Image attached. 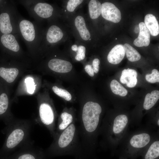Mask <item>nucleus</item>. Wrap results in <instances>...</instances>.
I'll return each instance as SVG.
<instances>
[{
  "label": "nucleus",
  "mask_w": 159,
  "mask_h": 159,
  "mask_svg": "<svg viewBox=\"0 0 159 159\" xmlns=\"http://www.w3.org/2000/svg\"><path fill=\"white\" fill-rule=\"evenodd\" d=\"M130 118L119 113L108 115L102 120L99 131V145L102 149L109 150L114 155L118 147L128 131Z\"/></svg>",
  "instance_id": "1"
},
{
  "label": "nucleus",
  "mask_w": 159,
  "mask_h": 159,
  "mask_svg": "<svg viewBox=\"0 0 159 159\" xmlns=\"http://www.w3.org/2000/svg\"><path fill=\"white\" fill-rule=\"evenodd\" d=\"M140 127L134 131L129 130L123 138L115 153L119 159H137L141 156L159 132L145 125Z\"/></svg>",
  "instance_id": "2"
},
{
  "label": "nucleus",
  "mask_w": 159,
  "mask_h": 159,
  "mask_svg": "<svg viewBox=\"0 0 159 159\" xmlns=\"http://www.w3.org/2000/svg\"><path fill=\"white\" fill-rule=\"evenodd\" d=\"M76 122L54 138L49 149L55 155H72L76 159H83V152Z\"/></svg>",
  "instance_id": "3"
},
{
  "label": "nucleus",
  "mask_w": 159,
  "mask_h": 159,
  "mask_svg": "<svg viewBox=\"0 0 159 159\" xmlns=\"http://www.w3.org/2000/svg\"><path fill=\"white\" fill-rule=\"evenodd\" d=\"M17 27L19 36L25 43L29 56L32 61L37 63L43 32L40 23L35 20L31 21L26 19L19 15Z\"/></svg>",
  "instance_id": "4"
},
{
  "label": "nucleus",
  "mask_w": 159,
  "mask_h": 159,
  "mask_svg": "<svg viewBox=\"0 0 159 159\" xmlns=\"http://www.w3.org/2000/svg\"><path fill=\"white\" fill-rule=\"evenodd\" d=\"M30 64L10 58L9 61L0 64V81L10 89L22 72Z\"/></svg>",
  "instance_id": "5"
},
{
  "label": "nucleus",
  "mask_w": 159,
  "mask_h": 159,
  "mask_svg": "<svg viewBox=\"0 0 159 159\" xmlns=\"http://www.w3.org/2000/svg\"><path fill=\"white\" fill-rule=\"evenodd\" d=\"M30 16L39 23L42 19L52 18L54 14V8L51 4L39 0H19Z\"/></svg>",
  "instance_id": "6"
},
{
  "label": "nucleus",
  "mask_w": 159,
  "mask_h": 159,
  "mask_svg": "<svg viewBox=\"0 0 159 159\" xmlns=\"http://www.w3.org/2000/svg\"><path fill=\"white\" fill-rule=\"evenodd\" d=\"M18 37L14 34H2L0 38L1 44L8 54L9 57L30 64L32 60L22 49L18 40Z\"/></svg>",
  "instance_id": "7"
},
{
  "label": "nucleus",
  "mask_w": 159,
  "mask_h": 159,
  "mask_svg": "<svg viewBox=\"0 0 159 159\" xmlns=\"http://www.w3.org/2000/svg\"><path fill=\"white\" fill-rule=\"evenodd\" d=\"M6 11L0 14V32L3 34H12L19 37L17 24L20 14L14 1Z\"/></svg>",
  "instance_id": "8"
},
{
  "label": "nucleus",
  "mask_w": 159,
  "mask_h": 159,
  "mask_svg": "<svg viewBox=\"0 0 159 159\" xmlns=\"http://www.w3.org/2000/svg\"><path fill=\"white\" fill-rule=\"evenodd\" d=\"M63 33L60 27L55 24H51L43 31L39 51V60L43 53L49 47L58 43L62 38Z\"/></svg>",
  "instance_id": "9"
},
{
  "label": "nucleus",
  "mask_w": 159,
  "mask_h": 159,
  "mask_svg": "<svg viewBox=\"0 0 159 159\" xmlns=\"http://www.w3.org/2000/svg\"><path fill=\"white\" fill-rule=\"evenodd\" d=\"M39 114L42 122L54 136L55 115L51 105L46 102L41 103L39 106Z\"/></svg>",
  "instance_id": "10"
},
{
  "label": "nucleus",
  "mask_w": 159,
  "mask_h": 159,
  "mask_svg": "<svg viewBox=\"0 0 159 159\" xmlns=\"http://www.w3.org/2000/svg\"><path fill=\"white\" fill-rule=\"evenodd\" d=\"M101 14L104 18L115 23L119 22L121 18L120 10L113 4L109 2L101 5Z\"/></svg>",
  "instance_id": "11"
},
{
  "label": "nucleus",
  "mask_w": 159,
  "mask_h": 159,
  "mask_svg": "<svg viewBox=\"0 0 159 159\" xmlns=\"http://www.w3.org/2000/svg\"><path fill=\"white\" fill-rule=\"evenodd\" d=\"M10 89L0 81V118H5L8 114Z\"/></svg>",
  "instance_id": "12"
},
{
  "label": "nucleus",
  "mask_w": 159,
  "mask_h": 159,
  "mask_svg": "<svg viewBox=\"0 0 159 159\" xmlns=\"http://www.w3.org/2000/svg\"><path fill=\"white\" fill-rule=\"evenodd\" d=\"M47 66L52 71L60 73L69 72L72 68L70 62L57 58H53L49 60Z\"/></svg>",
  "instance_id": "13"
},
{
  "label": "nucleus",
  "mask_w": 159,
  "mask_h": 159,
  "mask_svg": "<svg viewBox=\"0 0 159 159\" xmlns=\"http://www.w3.org/2000/svg\"><path fill=\"white\" fill-rule=\"evenodd\" d=\"M142 159H159V132L141 155Z\"/></svg>",
  "instance_id": "14"
},
{
  "label": "nucleus",
  "mask_w": 159,
  "mask_h": 159,
  "mask_svg": "<svg viewBox=\"0 0 159 159\" xmlns=\"http://www.w3.org/2000/svg\"><path fill=\"white\" fill-rule=\"evenodd\" d=\"M75 122V117L71 112L65 111L62 112L58 119L54 138Z\"/></svg>",
  "instance_id": "15"
},
{
  "label": "nucleus",
  "mask_w": 159,
  "mask_h": 159,
  "mask_svg": "<svg viewBox=\"0 0 159 159\" xmlns=\"http://www.w3.org/2000/svg\"><path fill=\"white\" fill-rule=\"evenodd\" d=\"M24 132L21 129H14L7 136L4 145L5 149H10L16 146L23 139Z\"/></svg>",
  "instance_id": "16"
},
{
  "label": "nucleus",
  "mask_w": 159,
  "mask_h": 159,
  "mask_svg": "<svg viewBox=\"0 0 159 159\" xmlns=\"http://www.w3.org/2000/svg\"><path fill=\"white\" fill-rule=\"evenodd\" d=\"M139 28L138 37L134 41L133 44L138 47L148 46L150 41V34L145 23L140 22L138 25Z\"/></svg>",
  "instance_id": "17"
},
{
  "label": "nucleus",
  "mask_w": 159,
  "mask_h": 159,
  "mask_svg": "<svg viewBox=\"0 0 159 159\" xmlns=\"http://www.w3.org/2000/svg\"><path fill=\"white\" fill-rule=\"evenodd\" d=\"M125 54L123 45L119 44L115 46L109 52L107 57L108 61L114 64L119 63L123 59Z\"/></svg>",
  "instance_id": "18"
},
{
  "label": "nucleus",
  "mask_w": 159,
  "mask_h": 159,
  "mask_svg": "<svg viewBox=\"0 0 159 159\" xmlns=\"http://www.w3.org/2000/svg\"><path fill=\"white\" fill-rule=\"evenodd\" d=\"M120 78L121 82L126 84L127 87H134L137 82V73L136 70L128 68L123 70Z\"/></svg>",
  "instance_id": "19"
},
{
  "label": "nucleus",
  "mask_w": 159,
  "mask_h": 159,
  "mask_svg": "<svg viewBox=\"0 0 159 159\" xmlns=\"http://www.w3.org/2000/svg\"><path fill=\"white\" fill-rule=\"evenodd\" d=\"M74 24L81 38L87 41L90 37L91 35L87 29L84 18L82 16H77L74 20Z\"/></svg>",
  "instance_id": "20"
},
{
  "label": "nucleus",
  "mask_w": 159,
  "mask_h": 159,
  "mask_svg": "<svg viewBox=\"0 0 159 159\" xmlns=\"http://www.w3.org/2000/svg\"><path fill=\"white\" fill-rule=\"evenodd\" d=\"M145 24L152 36H156L159 33V25L155 17L151 14H147L145 17Z\"/></svg>",
  "instance_id": "21"
},
{
  "label": "nucleus",
  "mask_w": 159,
  "mask_h": 159,
  "mask_svg": "<svg viewBox=\"0 0 159 159\" xmlns=\"http://www.w3.org/2000/svg\"><path fill=\"white\" fill-rule=\"evenodd\" d=\"M159 99V91H153L151 93H148L145 96L143 105V110H148L152 108Z\"/></svg>",
  "instance_id": "22"
},
{
  "label": "nucleus",
  "mask_w": 159,
  "mask_h": 159,
  "mask_svg": "<svg viewBox=\"0 0 159 159\" xmlns=\"http://www.w3.org/2000/svg\"><path fill=\"white\" fill-rule=\"evenodd\" d=\"M89 14L92 19L97 18L101 14V4L96 0H90L88 4Z\"/></svg>",
  "instance_id": "23"
},
{
  "label": "nucleus",
  "mask_w": 159,
  "mask_h": 159,
  "mask_svg": "<svg viewBox=\"0 0 159 159\" xmlns=\"http://www.w3.org/2000/svg\"><path fill=\"white\" fill-rule=\"evenodd\" d=\"M123 47L126 56L129 61L133 62L140 59L141 56L140 53L129 44L125 43Z\"/></svg>",
  "instance_id": "24"
},
{
  "label": "nucleus",
  "mask_w": 159,
  "mask_h": 159,
  "mask_svg": "<svg viewBox=\"0 0 159 159\" xmlns=\"http://www.w3.org/2000/svg\"><path fill=\"white\" fill-rule=\"evenodd\" d=\"M110 87L112 91L115 94L122 97L125 96L127 94V90L115 80H113L111 81Z\"/></svg>",
  "instance_id": "25"
},
{
  "label": "nucleus",
  "mask_w": 159,
  "mask_h": 159,
  "mask_svg": "<svg viewBox=\"0 0 159 159\" xmlns=\"http://www.w3.org/2000/svg\"><path fill=\"white\" fill-rule=\"evenodd\" d=\"M54 92L58 96L63 98L67 101H70L72 99L71 94L65 90L62 89L54 86L52 87Z\"/></svg>",
  "instance_id": "26"
},
{
  "label": "nucleus",
  "mask_w": 159,
  "mask_h": 159,
  "mask_svg": "<svg viewBox=\"0 0 159 159\" xmlns=\"http://www.w3.org/2000/svg\"><path fill=\"white\" fill-rule=\"evenodd\" d=\"M27 92L31 94H33L36 89V85L34 79L32 77H27L24 80Z\"/></svg>",
  "instance_id": "27"
},
{
  "label": "nucleus",
  "mask_w": 159,
  "mask_h": 159,
  "mask_svg": "<svg viewBox=\"0 0 159 159\" xmlns=\"http://www.w3.org/2000/svg\"><path fill=\"white\" fill-rule=\"evenodd\" d=\"M145 79L148 82L152 83L159 82V71L155 69H153L151 74H148L146 75Z\"/></svg>",
  "instance_id": "28"
},
{
  "label": "nucleus",
  "mask_w": 159,
  "mask_h": 159,
  "mask_svg": "<svg viewBox=\"0 0 159 159\" xmlns=\"http://www.w3.org/2000/svg\"><path fill=\"white\" fill-rule=\"evenodd\" d=\"M82 0H69L67 2V9L70 12L74 11L76 7L83 1Z\"/></svg>",
  "instance_id": "29"
},
{
  "label": "nucleus",
  "mask_w": 159,
  "mask_h": 159,
  "mask_svg": "<svg viewBox=\"0 0 159 159\" xmlns=\"http://www.w3.org/2000/svg\"><path fill=\"white\" fill-rule=\"evenodd\" d=\"M85 52L86 48L84 46L80 45L78 47L76 52L77 54L75 57V59L78 61L84 59L85 57Z\"/></svg>",
  "instance_id": "30"
},
{
  "label": "nucleus",
  "mask_w": 159,
  "mask_h": 159,
  "mask_svg": "<svg viewBox=\"0 0 159 159\" xmlns=\"http://www.w3.org/2000/svg\"><path fill=\"white\" fill-rule=\"evenodd\" d=\"M100 64V61L99 59L97 58L94 59L92 62V65L93 66V69L94 72L97 73L99 69V65Z\"/></svg>",
  "instance_id": "31"
},
{
  "label": "nucleus",
  "mask_w": 159,
  "mask_h": 159,
  "mask_svg": "<svg viewBox=\"0 0 159 159\" xmlns=\"http://www.w3.org/2000/svg\"><path fill=\"white\" fill-rule=\"evenodd\" d=\"M85 69L86 72L91 77L94 76V72L91 65L87 64L85 66Z\"/></svg>",
  "instance_id": "32"
},
{
  "label": "nucleus",
  "mask_w": 159,
  "mask_h": 159,
  "mask_svg": "<svg viewBox=\"0 0 159 159\" xmlns=\"http://www.w3.org/2000/svg\"><path fill=\"white\" fill-rule=\"evenodd\" d=\"M18 159H35V158L31 154H25L20 156Z\"/></svg>",
  "instance_id": "33"
},
{
  "label": "nucleus",
  "mask_w": 159,
  "mask_h": 159,
  "mask_svg": "<svg viewBox=\"0 0 159 159\" xmlns=\"http://www.w3.org/2000/svg\"><path fill=\"white\" fill-rule=\"evenodd\" d=\"M78 49V46L76 44L72 45L71 47L72 49L75 52H76Z\"/></svg>",
  "instance_id": "34"
},
{
  "label": "nucleus",
  "mask_w": 159,
  "mask_h": 159,
  "mask_svg": "<svg viewBox=\"0 0 159 159\" xmlns=\"http://www.w3.org/2000/svg\"><path fill=\"white\" fill-rule=\"evenodd\" d=\"M135 32L136 33H138L139 32V26H136L135 28Z\"/></svg>",
  "instance_id": "35"
},
{
  "label": "nucleus",
  "mask_w": 159,
  "mask_h": 159,
  "mask_svg": "<svg viewBox=\"0 0 159 159\" xmlns=\"http://www.w3.org/2000/svg\"><path fill=\"white\" fill-rule=\"evenodd\" d=\"M115 39H116V40L117 39V38H116Z\"/></svg>",
  "instance_id": "36"
},
{
  "label": "nucleus",
  "mask_w": 159,
  "mask_h": 159,
  "mask_svg": "<svg viewBox=\"0 0 159 159\" xmlns=\"http://www.w3.org/2000/svg\"></svg>",
  "instance_id": "37"
}]
</instances>
